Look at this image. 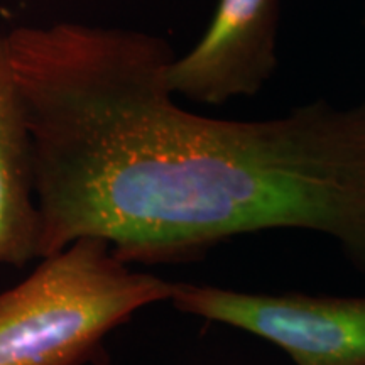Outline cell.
Returning <instances> with one entry per match:
<instances>
[{
  "label": "cell",
  "mask_w": 365,
  "mask_h": 365,
  "mask_svg": "<svg viewBox=\"0 0 365 365\" xmlns=\"http://www.w3.org/2000/svg\"><path fill=\"white\" fill-rule=\"evenodd\" d=\"M170 303L182 313L271 341L294 365H365V296L252 294L175 282Z\"/></svg>",
  "instance_id": "3"
},
{
  "label": "cell",
  "mask_w": 365,
  "mask_h": 365,
  "mask_svg": "<svg viewBox=\"0 0 365 365\" xmlns=\"http://www.w3.org/2000/svg\"><path fill=\"white\" fill-rule=\"evenodd\" d=\"M33 143L7 34L0 33V266L39 261Z\"/></svg>",
  "instance_id": "5"
},
{
  "label": "cell",
  "mask_w": 365,
  "mask_h": 365,
  "mask_svg": "<svg viewBox=\"0 0 365 365\" xmlns=\"http://www.w3.org/2000/svg\"><path fill=\"white\" fill-rule=\"evenodd\" d=\"M7 39L41 257L95 237L127 264L180 262L237 235L301 228L333 237L365 271V102L223 120L175 102L173 54L156 36L54 22Z\"/></svg>",
  "instance_id": "1"
},
{
  "label": "cell",
  "mask_w": 365,
  "mask_h": 365,
  "mask_svg": "<svg viewBox=\"0 0 365 365\" xmlns=\"http://www.w3.org/2000/svg\"><path fill=\"white\" fill-rule=\"evenodd\" d=\"M279 0H220L200 43L168 66V85L193 102L217 105L254 95L276 68Z\"/></svg>",
  "instance_id": "4"
},
{
  "label": "cell",
  "mask_w": 365,
  "mask_h": 365,
  "mask_svg": "<svg viewBox=\"0 0 365 365\" xmlns=\"http://www.w3.org/2000/svg\"><path fill=\"white\" fill-rule=\"evenodd\" d=\"M175 282L134 271L108 242L83 237L39 259L0 293V365H88L103 341Z\"/></svg>",
  "instance_id": "2"
}]
</instances>
